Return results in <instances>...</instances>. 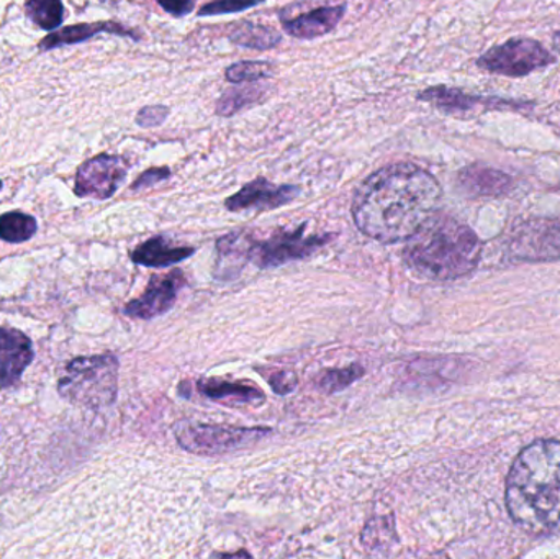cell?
<instances>
[{"instance_id":"cell-1","label":"cell","mask_w":560,"mask_h":559,"mask_svg":"<svg viewBox=\"0 0 560 559\" xmlns=\"http://www.w3.org/2000/svg\"><path fill=\"white\" fill-rule=\"evenodd\" d=\"M440 199L441 186L433 174L417 164H390L359 186L352 219L377 242H404L434 216Z\"/></svg>"},{"instance_id":"cell-2","label":"cell","mask_w":560,"mask_h":559,"mask_svg":"<svg viewBox=\"0 0 560 559\" xmlns=\"http://www.w3.org/2000/svg\"><path fill=\"white\" fill-rule=\"evenodd\" d=\"M506 505L513 521L545 534L560 522V443L536 442L516 458L506 485Z\"/></svg>"},{"instance_id":"cell-3","label":"cell","mask_w":560,"mask_h":559,"mask_svg":"<svg viewBox=\"0 0 560 559\" xmlns=\"http://www.w3.org/2000/svg\"><path fill=\"white\" fill-rule=\"evenodd\" d=\"M479 236L451 217H431L408 238L405 263L415 275L431 281H453L479 265Z\"/></svg>"},{"instance_id":"cell-4","label":"cell","mask_w":560,"mask_h":559,"mask_svg":"<svg viewBox=\"0 0 560 559\" xmlns=\"http://www.w3.org/2000/svg\"><path fill=\"white\" fill-rule=\"evenodd\" d=\"M118 361L114 354L75 358L65 368L59 393L79 406L101 409L117 396Z\"/></svg>"},{"instance_id":"cell-5","label":"cell","mask_w":560,"mask_h":559,"mask_svg":"<svg viewBox=\"0 0 560 559\" xmlns=\"http://www.w3.org/2000/svg\"><path fill=\"white\" fill-rule=\"evenodd\" d=\"M326 242L328 238H322V236H306L305 225H302L293 232L276 233L265 242H256L242 233H235L220 240L219 252L229 259L235 256L240 259L243 256L259 268H276L293 259L313 255Z\"/></svg>"},{"instance_id":"cell-6","label":"cell","mask_w":560,"mask_h":559,"mask_svg":"<svg viewBox=\"0 0 560 559\" xmlns=\"http://www.w3.org/2000/svg\"><path fill=\"white\" fill-rule=\"evenodd\" d=\"M271 433L269 429H236V427L206 426L183 420L174 427L177 442L187 452L196 455H225L236 450L248 449Z\"/></svg>"},{"instance_id":"cell-7","label":"cell","mask_w":560,"mask_h":559,"mask_svg":"<svg viewBox=\"0 0 560 559\" xmlns=\"http://www.w3.org/2000/svg\"><path fill=\"white\" fill-rule=\"evenodd\" d=\"M555 61V56L541 43L529 38H515L490 48L486 55L480 56L477 65L495 74L523 78Z\"/></svg>"},{"instance_id":"cell-8","label":"cell","mask_w":560,"mask_h":559,"mask_svg":"<svg viewBox=\"0 0 560 559\" xmlns=\"http://www.w3.org/2000/svg\"><path fill=\"white\" fill-rule=\"evenodd\" d=\"M127 163L120 156L101 154L85 161L75 176V194L104 200L117 193L127 176Z\"/></svg>"},{"instance_id":"cell-9","label":"cell","mask_w":560,"mask_h":559,"mask_svg":"<svg viewBox=\"0 0 560 559\" xmlns=\"http://www.w3.org/2000/svg\"><path fill=\"white\" fill-rule=\"evenodd\" d=\"M510 253L523 261L560 258V220L525 223L510 242Z\"/></svg>"},{"instance_id":"cell-10","label":"cell","mask_w":560,"mask_h":559,"mask_svg":"<svg viewBox=\"0 0 560 559\" xmlns=\"http://www.w3.org/2000/svg\"><path fill=\"white\" fill-rule=\"evenodd\" d=\"M184 286V278L180 272H173L166 278H153L147 292L137 301H131L125 307V315L141 321H150L158 317L173 307L176 302L179 289Z\"/></svg>"},{"instance_id":"cell-11","label":"cell","mask_w":560,"mask_h":559,"mask_svg":"<svg viewBox=\"0 0 560 559\" xmlns=\"http://www.w3.org/2000/svg\"><path fill=\"white\" fill-rule=\"evenodd\" d=\"M299 189L293 186H276L266 179H256L246 184L240 193L226 200V209L232 212L242 210H266L278 209L280 206L292 202Z\"/></svg>"},{"instance_id":"cell-12","label":"cell","mask_w":560,"mask_h":559,"mask_svg":"<svg viewBox=\"0 0 560 559\" xmlns=\"http://www.w3.org/2000/svg\"><path fill=\"white\" fill-rule=\"evenodd\" d=\"M32 360V341L25 334L0 328V387L13 386Z\"/></svg>"},{"instance_id":"cell-13","label":"cell","mask_w":560,"mask_h":559,"mask_svg":"<svg viewBox=\"0 0 560 559\" xmlns=\"http://www.w3.org/2000/svg\"><path fill=\"white\" fill-rule=\"evenodd\" d=\"M345 5L322 7L303 13L292 20H283V28L289 35L300 39H313L335 30L345 15Z\"/></svg>"},{"instance_id":"cell-14","label":"cell","mask_w":560,"mask_h":559,"mask_svg":"<svg viewBox=\"0 0 560 559\" xmlns=\"http://www.w3.org/2000/svg\"><path fill=\"white\" fill-rule=\"evenodd\" d=\"M459 184L467 194L477 197L503 196L512 189V177L493 167L476 166L460 171Z\"/></svg>"},{"instance_id":"cell-15","label":"cell","mask_w":560,"mask_h":559,"mask_svg":"<svg viewBox=\"0 0 560 559\" xmlns=\"http://www.w3.org/2000/svg\"><path fill=\"white\" fill-rule=\"evenodd\" d=\"M190 255H194V249L189 246H174L164 236H156V238L148 240L143 245L138 246L131 258L137 265L167 268V266L184 261Z\"/></svg>"},{"instance_id":"cell-16","label":"cell","mask_w":560,"mask_h":559,"mask_svg":"<svg viewBox=\"0 0 560 559\" xmlns=\"http://www.w3.org/2000/svg\"><path fill=\"white\" fill-rule=\"evenodd\" d=\"M200 393L217 403L229 406H243V404L262 403L265 394L256 386H246L232 381L206 380L199 383Z\"/></svg>"},{"instance_id":"cell-17","label":"cell","mask_w":560,"mask_h":559,"mask_svg":"<svg viewBox=\"0 0 560 559\" xmlns=\"http://www.w3.org/2000/svg\"><path fill=\"white\" fill-rule=\"evenodd\" d=\"M98 32H110L118 33V35H131L128 30L124 26L117 25V23L104 22V23H92V25H78L69 26V28L59 30V32L51 33L43 39L39 48L51 49L56 46L65 45V43H78L84 42V39L91 38L92 35Z\"/></svg>"},{"instance_id":"cell-18","label":"cell","mask_w":560,"mask_h":559,"mask_svg":"<svg viewBox=\"0 0 560 559\" xmlns=\"http://www.w3.org/2000/svg\"><path fill=\"white\" fill-rule=\"evenodd\" d=\"M420 101L430 102V104L436 105L438 108H444V110H469V108L476 107L477 104H482L483 98L466 94L459 89L438 85V88L421 92Z\"/></svg>"},{"instance_id":"cell-19","label":"cell","mask_w":560,"mask_h":559,"mask_svg":"<svg viewBox=\"0 0 560 559\" xmlns=\"http://www.w3.org/2000/svg\"><path fill=\"white\" fill-rule=\"evenodd\" d=\"M230 38L246 48L271 49L279 45L280 35L271 26L243 22L230 33Z\"/></svg>"},{"instance_id":"cell-20","label":"cell","mask_w":560,"mask_h":559,"mask_svg":"<svg viewBox=\"0 0 560 559\" xmlns=\"http://www.w3.org/2000/svg\"><path fill=\"white\" fill-rule=\"evenodd\" d=\"M38 223L32 216L22 212L3 213L0 217V238L9 243H23L32 238Z\"/></svg>"},{"instance_id":"cell-21","label":"cell","mask_w":560,"mask_h":559,"mask_svg":"<svg viewBox=\"0 0 560 559\" xmlns=\"http://www.w3.org/2000/svg\"><path fill=\"white\" fill-rule=\"evenodd\" d=\"M30 19L43 30L58 28L65 19V7L61 0H28L25 5Z\"/></svg>"},{"instance_id":"cell-22","label":"cell","mask_w":560,"mask_h":559,"mask_svg":"<svg viewBox=\"0 0 560 559\" xmlns=\"http://www.w3.org/2000/svg\"><path fill=\"white\" fill-rule=\"evenodd\" d=\"M362 374H364V370L359 364H351V366L342 368V370H329L319 376L318 386L325 393H338V391L346 389V387L355 383Z\"/></svg>"},{"instance_id":"cell-23","label":"cell","mask_w":560,"mask_h":559,"mask_svg":"<svg viewBox=\"0 0 560 559\" xmlns=\"http://www.w3.org/2000/svg\"><path fill=\"white\" fill-rule=\"evenodd\" d=\"M272 69L269 62L265 61H242L230 66L225 75L232 82H252L271 75Z\"/></svg>"},{"instance_id":"cell-24","label":"cell","mask_w":560,"mask_h":559,"mask_svg":"<svg viewBox=\"0 0 560 559\" xmlns=\"http://www.w3.org/2000/svg\"><path fill=\"white\" fill-rule=\"evenodd\" d=\"M262 0H213L200 9V15H223V13L242 12V10L252 9L259 5Z\"/></svg>"},{"instance_id":"cell-25","label":"cell","mask_w":560,"mask_h":559,"mask_svg":"<svg viewBox=\"0 0 560 559\" xmlns=\"http://www.w3.org/2000/svg\"><path fill=\"white\" fill-rule=\"evenodd\" d=\"M258 92L253 91V89H245V91H233V92H226V95H223L222 98H220L219 102V108H217V112H219L220 115H225V117H229V115L235 114V112H238L240 108L245 107L246 104H249V102L255 101L256 95Z\"/></svg>"},{"instance_id":"cell-26","label":"cell","mask_w":560,"mask_h":559,"mask_svg":"<svg viewBox=\"0 0 560 559\" xmlns=\"http://www.w3.org/2000/svg\"><path fill=\"white\" fill-rule=\"evenodd\" d=\"M269 384L276 394H290L296 387L295 374L289 373V371H278L268 376Z\"/></svg>"},{"instance_id":"cell-27","label":"cell","mask_w":560,"mask_h":559,"mask_svg":"<svg viewBox=\"0 0 560 559\" xmlns=\"http://www.w3.org/2000/svg\"><path fill=\"white\" fill-rule=\"evenodd\" d=\"M167 114H170V110L166 107H161V105L147 107L138 115V124L143 125V127H156V125L166 120Z\"/></svg>"},{"instance_id":"cell-28","label":"cell","mask_w":560,"mask_h":559,"mask_svg":"<svg viewBox=\"0 0 560 559\" xmlns=\"http://www.w3.org/2000/svg\"><path fill=\"white\" fill-rule=\"evenodd\" d=\"M158 3L174 16L187 15L196 7V0H158Z\"/></svg>"},{"instance_id":"cell-29","label":"cell","mask_w":560,"mask_h":559,"mask_svg":"<svg viewBox=\"0 0 560 559\" xmlns=\"http://www.w3.org/2000/svg\"><path fill=\"white\" fill-rule=\"evenodd\" d=\"M170 176V170L167 167H158V170H150L133 184V189H141V187L153 186V184L160 183V180L166 179Z\"/></svg>"},{"instance_id":"cell-30","label":"cell","mask_w":560,"mask_h":559,"mask_svg":"<svg viewBox=\"0 0 560 559\" xmlns=\"http://www.w3.org/2000/svg\"><path fill=\"white\" fill-rule=\"evenodd\" d=\"M552 45L560 53V32L556 33L555 38H552Z\"/></svg>"},{"instance_id":"cell-31","label":"cell","mask_w":560,"mask_h":559,"mask_svg":"<svg viewBox=\"0 0 560 559\" xmlns=\"http://www.w3.org/2000/svg\"><path fill=\"white\" fill-rule=\"evenodd\" d=\"M0 189H2V180H0Z\"/></svg>"}]
</instances>
